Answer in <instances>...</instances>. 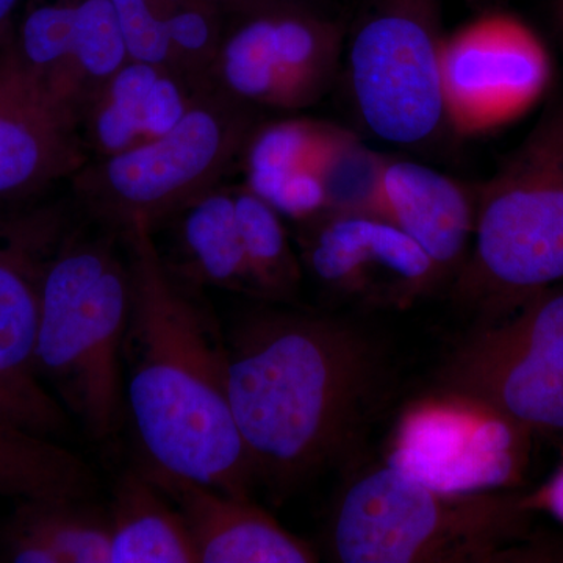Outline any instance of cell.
I'll use <instances>...</instances> for the list:
<instances>
[{
    "mask_svg": "<svg viewBox=\"0 0 563 563\" xmlns=\"http://www.w3.org/2000/svg\"><path fill=\"white\" fill-rule=\"evenodd\" d=\"M0 413L18 422L22 428L44 437L62 432L68 424V421L52 417L2 384H0Z\"/></svg>",
    "mask_w": 563,
    "mask_h": 563,
    "instance_id": "25",
    "label": "cell"
},
{
    "mask_svg": "<svg viewBox=\"0 0 563 563\" xmlns=\"http://www.w3.org/2000/svg\"><path fill=\"white\" fill-rule=\"evenodd\" d=\"M88 163L80 111L0 44V198H29Z\"/></svg>",
    "mask_w": 563,
    "mask_h": 563,
    "instance_id": "14",
    "label": "cell"
},
{
    "mask_svg": "<svg viewBox=\"0 0 563 563\" xmlns=\"http://www.w3.org/2000/svg\"><path fill=\"white\" fill-rule=\"evenodd\" d=\"M254 129L250 107L202 90L172 131L87 163L73 177L74 190L91 220L118 231L141 221L154 231L217 188Z\"/></svg>",
    "mask_w": 563,
    "mask_h": 563,
    "instance_id": "6",
    "label": "cell"
},
{
    "mask_svg": "<svg viewBox=\"0 0 563 563\" xmlns=\"http://www.w3.org/2000/svg\"><path fill=\"white\" fill-rule=\"evenodd\" d=\"M528 501L529 506H531V503L539 501L563 521V468L555 474L554 479L548 484L543 493L528 498Z\"/></svg>",
    "mask_w": 563,
    "mask_h": 563,
    "instance_id": "26",
    "label": "cell"
},
{
    "mask_svg": "<svg viewBox=\"0 0 563 563\" xmlns=\"http://www.w3.org/2000/svg\"><path fill=\"white\" fill-rule=\"evenodd\" d=\"M274 2L284 3L285 7H290L291 3H298L299 0H274Z\"/></svg>",
    "mask_w": 563,
    "mask_h": 563,
    "instance_id": "30",
    "label": "cell"
},
{
    "mask_svg": "<svg viewBox=\"0 0 563 563\" xmlns=\"http://www.w3.org/2000/svg\"><path fill=\"white\" fill-rule=\"evenodd\" d=\"M531 509L517 493L433 490L387 463L344 487L329 547L343 563L501 562L528 537Z\"/></svg>",
    "mask_w": 563,
    "mask_h": 563,
    "instance_id": "4",
    "label": "cell"
},
{
    "mask_svg": "<svg viewBox=\"0 0 563 563\" xmlns=\"http://www.w3.org/2000/svg\"><path fill=\"white\" fill-rule=\"evenodd\" d=\"M385 155L373 151L354 132L333 125L317 163L328 211L383 217Z\"/></svg>",
    "mask_w": 563,
    "mask_h": 563,
    "instance_id": "23",
    "label": "cell"
},
{
    "mask_svg": "<svg viewBox=\"0 0 563 563\" xmlns=\"http://www.w3.org/2000/svg\"><path fill=\"white\" fill-rule=\"evenodd\" d=\"M224 342L229 401L257 483L285 498L350 463L384 387L383 352L368 333L324 314L263 309Z\"/></svg>",
    "mask_w": 563,
    "mask_h": 563,
    "instance_id": "1",
    "label": "cell"
},
{
    "mask_svg": "<svg viewBox=\"0 0 563 563\" xmlns=\"http://www.w3.org/2000/svg\"><path fill=\"white\" fill-rule=\"evenodd\" d=\"M483 13L443 41L444 111L448 128L461 135L517 121L553 79L550 52L529 25L495 9Z\"/></svg>",
    "mask_w": 563,
    "mask_h": 563,
    "instance_id": "10",
    "label": "cell"
},
{
    "mask_svg": "<svg viewBox=\"0 0 563 563\" xmlns=\"http://www.w3.org/2000/svg\"><path fill=\"white\" fill-rule=\"evenodd\" d=\"M163 66L129 60L91 99L81 118L85 144L98 158L150 140L151 92Z\"/></svg>",
    "mask_w": 563,
    "mask_h": 563,
    "instance_id": "20",
    "label": "cell"
},
{
    "mask_svg": "<svg viewBox=\"0 0 563 563\" xmlns=\"http://www.w3.org/2000/svg\"><path fill=\"white\" fill-rule=\"evenodd\" d=\"M439 388L526 432L563 431V282L466 336L444 363Z\"/></svg>",
    "mask_w": 563,
    "mask_h": 563,
    "instance_id": "8",
    "label": "cell"
},
{
    "mask_svg": "<svg viewBox=\"0 0 563 563\" xmlns=\"http://www.w3.org/2000/svg\"><path fill=\"white\" fill-rule=\"evenodd\" d=\"M343 44L336 22L290 7L265 10L220 41L207 87L252 110L306 109L332 87Z\"/></svg>",
    "mask_w": 563,
    "mask_h": 563,
    "instance_id": "9",
    "label": "cell"
},
{
    "mask_svg": "<svg viewBox=\"0 0 563 563\" xmlns=\"http://www.w3.org/2000/svg\"><path fill=\"white\" fill-rule=\"evenodd\" d=\"M190 531L199 563H313L314 548L251 501L187 477L143 465Z\"/></svg>",
    "mask_w": 563,
    "mask_h": 563,
    "instance_id": "15",
    "label": "cell"
},
{
    "mask_svg": "<svg viewBox=\"0 0 563 563\" xmlns=\"http://www.w3.org/2000/svg\"><path fill=\"white\" fill-rule=\"evenodd\" d=\"M233 201L255 296L269 302L292 301L301 288V263L280 214L247 188L233 192Z\"/></svg>",
    "mask_w": 563,
    "mask_h": 563,
    "instance_id": "21",
    "label": "cell"
},
{
    "mask_svg": "<svg viewBox=\"0 0 563 563\" xmlns=\"http://www.w3.org/2000/svg\"><path fill=\"white\" fill-rule=\"evenodd\" d=\"M95 224L74 222L47 268L35 365L85 431L103 440L120 424L132 292L122 232Z\"/></svg>",
    "mask_w": 563,
    "mask_h": 563,
    "instance_id": "3",
    "label": "cell"
},
{
    "mask_svg": "<svg viewBox=\"0 0 563 563\" xmlns=\"http://www.w3.org/2000/svg\"><path fill=\"white\" fill-rule=\"evenodd\" d=\"M554 22L563 41V0H554Z\"/></svg>",
    "mask_w": 563,
    "mask_h": 563,
    "instance_id": "29",
    "label": "cell"
},
{
    "mask_svg": "<svg viewBox=\"0 0 563 563\" xmlns=\"http://www.w3.org/2000/svg\"><path fill=\"white\" fill-rule=\"evenodd\" d=\"M465 2L474 10L487 11L495 9L503 0H465Z\"/></svg>",
    "mask_w": 563,
    "mask_h": 563,
    "instance_id": "28",
    "label": "cell"
},
{
    "mask_svg": "<svg viewBox=\"0 0 563 563\" xmlns=\"http://www.w3.org/2000/svg\"><path fill=\"white\" fill-rule=\"evenodd\" d=\"M18 2L20 0H0V32H2L3 25L9 21L11 13L16 9ZM5 43V41L0 40V44Z\"/></svg>",
    "mask_w": 563,
    "mask_h": 563,
    "instance_id": "27",
    "label": "cell"
},
{
    "mask_svg": "<svg viewBox=\"0 0 563 563\" xmlns=\"http://www.w3.org/2000/svg\"><path fill=\"white\" fill-rule=\"evenodd\" d=\"M383 217L410 236L443 274L462 268L476 225V195L418 162L387 158Z\"/></svg>",
    "mask_w": 563,
    "mask_h": 563,
    "instance_id": "16",
    "label": "cell"
},
{
    "mask_svg": "<svg viewBox=\"0 0 563 563\" xmlns=\"http://www.w3.org/2000/svg\"><path fill=\"white\" fill-rule=\"evenodd\" d=\"M440 0H368L352 29L346 76L362 124L396 146H424L448 128Z\"/></svg>",
    "mask_w": 563,
    "mask_h": 563,
    "instance_id": "7",
    "label": "cell"
},
{
    "mask_svg": "<svg viewBox=\"0 0 563 563\" xmlns=\"http://www.w3.org/2000/svg\"><path fill=\"white\" fill-rule=\"evenodd\" d=\"M329 122L279 120L252 131L243 151L246 188L257 195L266 185L288 174L312 169L331 132Z\"/></svg>",
    "mask_w": 563,
    "mask_h": 563,
    "instance_id": "24",
    "label": "cell"
},
{
    "mask_svg": "<svg viewBox=\"0 0 563 563\" xmlns=\"http://www.w3.org/2000/svg\"><path fill=\"white\" fill-rule=\"evenodd\" d=\"M95 488L80 457L0 413V496L87 499Z\"/></svg>",
    "mask_w": 563,
    "mask_h": 563,
    "instance_id": "19",
    "label": "cell"
},
{
    "mask_svg": "<svg viewBox=\"0 0 563 563\" xmlns=\"http://www.w3.org/2000/svg\"><path fill=\"white\" fill-rule=\"evenodd\" d=\"M110 563H196L190 531L177 507L143 466L122 474L110 509Z\"/></svg>",
    "mask_w": 563,
    "mask_h": 563,
    "instance_id": "17",
    "label": "cell"
},
{
    "mask_svg": "<svg viewBox=\"0 0 563 563\" xmlns=\"http://www.w3.org/2000/svg\"><path fill=\"white\" fill-rule=\"evenodd\" d=\"M176 217L180 262L176 266L165 263L169 272L191 288L214 287L255 296L233 192L213 188Z\"/></svg>",
    "mask_w": 563,
    "mask_h": 563,
    "instance_id": "18",
    "label": "cell"
},
{
    "mask_svg": "<svg viewBox=\"0 0 563 563\" xmlns=\"http://www.w3.org/2000/svg\"><path fill=\"white\" fill-rule=\"evenodd\" d=\"M302 258L325 290L373 309L409 307L444 276L384 218L324 213L306 222Z\"/></svg>",
    "mask_w": 563,
    "mask_h": 563,
    "instance_id": "12",
    "label": "cell"
},
{
    "mask_svg": "<svg viewBox=\"0 0 563 563\" xmlns=\"http://www.w3.org/2000/svg\"><path fill=\"white\" fill-rule=\"evenodd\" d=\"M60 563H110V521L106 510L87 499H25L10 518Z\"/></svg>",
    "mask_w": 563,
    "mask_h": 563,
    "instance_id": "22",
    "label": "cell"
},
{
    "mask_svg": "<svg viewBox=\"0 0 563 563\" xmlns=\"http://www.w3.org/2000/svg\"><path fill=\"white\" fill-rule=\"evenodd\" d=\"M121 232L132 292L125 396L146 465L250 496L257 477L229 401L225 342L163 262L150 225Z\"/></svg>",
    "mask_w": 563,
    "mask_h": 563,
    "instance_id": "2",
    "label": "cell"
},
{
    "mask_svg": "<svg viewBox=\"0 0 563 563\" xmlns=\"http://www.w3.org/2000/svg\"><path fill=\"white\" fill-rule=\"evenodd\" d=\"M529 435L481 404L439 393L404 413L387 463L433 490H499L523 472Z\"/></svg>",
    "mask_w": 563,
    "mask_h": 563,
    "instance_id": "11",
    "label": "cell"
},
{
    "mask_svg": "<svg viewBox=\"0 0 563 563\" xmlns=\"http://www.w3.org/2000/svg\"><path fill=\"white\" fill-rule=\"evenodd\" d=\"M74 224L66 203L0 211V384L68 421L36 374L41 296L55 252Z\"/></svg>",
    "mask_w": 563,
    "mask_h": 563,
    "instance_id": "13",
    "label": "cell"
},
{
    "mask_svg": "<svg viewBox=\"0 0 563 563\" xmlns=\"http://www.w3.org/2000/svg\"><path fill=\"white\" fill-rule=\"evenodd\" d=\"M563 282V101L555 103L476 192L473 250L455 296L503 320Z\"/></svg>",
    "mask_w": 563,
    "mask_h": 563,
    "instance_id": "5",
    "label": "cell"
}]
</instances>
